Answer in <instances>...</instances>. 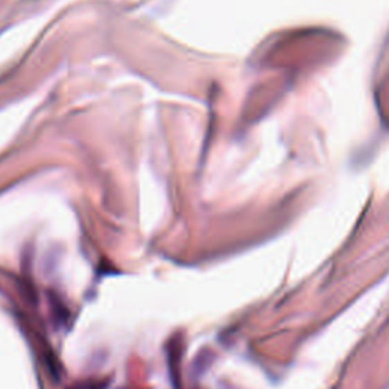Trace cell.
<instances>
[{
  "instance_id": "obj_1",
  "label": "cell",
  "mask_w": 389,
  "mask_h": 389,
  "mask_svg": "<svg viewBox=\"0 0 389 389\" xmlns=\"http://www.w3.org/2000/svg\"><path fill=\"white\" fill-rule=\"evenodd\" d=\"M183 338L181 334H174L166 344V362L170 383L174 389H181V361H183Z\"/></svg>"
},
{
  "instance_id": "obj_2",
  "label": "cell",
  "mask_w": 389,
  "mask_h": 389,
  "mask_svg": "<svg viewBox=\"0 0 389 389\" xmlns=\"http://www.w3.org/2000/svg\"><path fill=\"white\" fill-rule=\"evenodd\" d=\"M107 388V382H102V380H96V382H91L89 385H85L81 389H105Z\"/></svg>"
},
{
  "instance_id": "obj_3",
  "label": "cell",
  "mask_w": 389,
  "mask_h": 389,
  "mask_svg": "<svg viewBox=\"0 0 389 389\" xmlns=\"http://www.w3.org/2000/svg\"><path fill=\"white\" fill-rule=\"evenodd\" d=\"M70 389H81V388H70Z\"/></svg>"
}]
</instances>
